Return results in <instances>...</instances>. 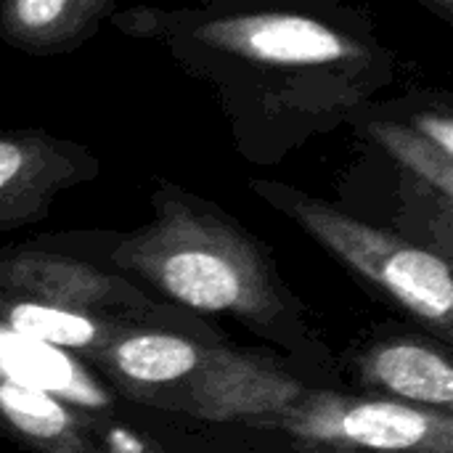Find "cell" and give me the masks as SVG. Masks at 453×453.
Returning <instances> with one entry per match:
<instances>
[{
	"label": "cell",
	"instance_id": "15",
	"mask_svg": "<svg viewBox=\"0 0 453 453\" xmlns=\"http://www.w3.org/2000/svg\"><path fill=\"white\" fill-rule=\"evenodd\" d=\"M425 11H430L435 19L453 24V0H417Z\"/></svg>",
	"mask_w": 453,
	"mask_h": 453
},
{
	"label": "cell",
	"instance_id": "14",
	"mask_svg": "<svg viewBox=\"0 0 453 453\" xmlns=\"http://www.w3.org/2000/svg\"><path fill=\"white\" fill-rule=\"evenodd\" d=\"M135 411V406H133ZM101 446L104 453H165L159 449V443H154L135 422L133 414L127 419H117L111 422L104 433H101Z\"/></svg>",
	"mask_w": 453,
	"mask_h": 453
},
{
	"label": "cell",
	"instance_id": "11",
	"mask_svg": "<svg viewBox=\"0 0 453 453\" xmlns=\"http://www.w3.org/2000/svg\"><path fill=\"white\" fill-rule=\"evenodd\" d=\"M358 138L374 146L385 159L409 170L443 196L453 199V157L441 151L433 141L409 127L390 106V101H369L358 106L348 122Z\"/></svg>",
	"mask_w": 453,
	"mask_h": 453
},
{
	"label": "cell",
	"instance_id": "9",
	"mask_svg": "<svg viewBox=\"0 0 453 453\" xmlns=\"http://www.w3.org/2000/svg\"><path fill=\"white\" fill-rule=\"evenodd\" d=\"M111 422H98L53 395L0 380V435L24 451L104 453L101 433Z\"/></svg>",
	"mask_w": 453,
	"mask_h": 453
},
{
	"label": "cell",
	"instance_id": "10",
	"mask_svg": "<svg viewBox=\"0 0 453 453\" xmlns=\"http://www.w3.org/2000/svg\"><path fill=\"white\" fill-rule=\"evenodd\" d=\"M117 0H0V42L27 56H66L90 42Z\"/></svg>",
	"mask_w": 453,
	"mask_h": 453
},
{
	"label": "cell",
	"instance_id": "3",
	"mask_svg": "<svg viewBox=\"0 0 453 453\" xmlns=\"http://www.w3.org/2000/svg\"><path fill=\"white\" fill-rule=\"evenodd\" d=\"M247 186L372 292L453 348L451 260L297 186L268 178H250Z\"/></svg>",
	"mask_w": 453,
	"mask_h": 453
},
{
	"label": "cell",
	"instance_id": "1",
	"mask_svg": "<svg viewBox=\"0 0 453 453\" xmlns=\"http://www.w3.org/2000/svg\"><path fill=\"white\" fill-rule=\"evenodd\" d=\"M215 90L234 149L276 167L395 82L398 56L374 16L350 0L135 3L109 16Z\"/></svg>",
	"mask_w": 453,
	"mask_h": 453
},
{
	"label": "cell",
	"instance_id": "4",
	"mask_svg": "<svg viewBox=\"0 0 453 453\" xmlns=\"http://www.w3.org/2000/svg\"><path fill=\"white\" fill-rule=\"evenodd\" d=\"M204 427L242 453H453V414L316 385L273 411Z\"/></svg>",
	"mask_w": 453,
	"mask_h": 453
},
{
	"label": "cell",
	"instance_id": "12",
	"mask_svg": "<svg viewBox=\"0 0 453 453\" xmlns=\"http://www.w3.org/2000/svg\"><path fill=\"white\" fill-rule=\"evenodd\" d=\"M133 422L165 453H242L199 422L135 409Z\"/></svg>",
	"mask_w": 453,
	"mask_h": 453
},
{
	"label": "cell",
	"instance_id": "7",
	"mask_svg": "<svg viewBox=\"0 0 453 453\" xmlns=\"http://www.w3.org/2000/svg\"><path fill=\"white\" fill-rule=\"evenodd\" d=\"M345 390L453 414L451 345L419 332H380L337 358Z\"/></svg>",
	"mask_w": 453,
	"mask_h": 453
},
{
	"label": "cell",
	"instance_id": "6",
	"mask_svg": "<svg viewBox=\"0 0 453 453\" xmlns=\"http://www.w3.org/2000/svg\"><path fill=\"white\" fill-rule=\"evenodd\" d=\"M101 175V159L42 127H0V236L42 223L56 199Z\"/></svg>",
	"mask_w": 453,
	"mask_h": 453
},
{
	"label": "cell",
	"instance_id": "2",
	"mask_svg": "<svg viewBox=\"0 0 453 453\" xmlns=\"http://www.w3.org/2000/svg\"><path fill=\"white\" fill-rule=\"evenodd\" d=\"M149 202V223L90 231L101 263L194 316L236 321L311 385L345 390L334 350L263 239L226 207L167 178L154 180Z\"/></svg>",
	"mask_w": 453,
	"mask_h": 453
},
{
	"label": "cell",
	"instance_id": "13",
	"mask_svg": "<svg viewBox=\"0 0 453 453\" xmlns=\"http://www.w3.org/2000/svg\"><path fill=\"white\" fill-rule=\"evenodd\" d=\"M390 106L409 127L453 157V98L449 90H411L390 101Z\"/></svg>",
	"mask_w": 453,
	"mask_h": 453
},
{
	"label": "cell",
	"instance_id": "8",
	"mask_svg": "<svg viewBox=\"0 0 453 453\" xmlns=\"http://www.w3.org/2000/svg\"><path fill=\"white\" fill-rule=\"evenodd\" d=\"M0 380L53 395L98 422L127 419L133 414V406L125 403L82 358L24 337L3 324Z\"/></svg>",
	"mask_w": 453,
	"mask_h": 453
},
{
	"label": "cell",
	"instance_id": "5",
	"mask_svg": "<svg viewBox=\"0 0 453 453\" xmlns=\"http://www.w3.org/2000/svg\"><path fill=\"white\" fill-rule=\"evenodd\" d=\"M0 305L162 326L199 340H226L212 321L170 305L101 263L90 231H58L0 247Z\"/></svg>",
	"mask_w": 453,
	"mask_h": 453
}]
</instances>
